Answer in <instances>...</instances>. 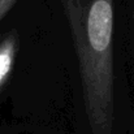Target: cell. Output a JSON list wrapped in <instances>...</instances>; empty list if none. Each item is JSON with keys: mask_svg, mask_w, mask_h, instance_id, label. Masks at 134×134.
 I'll return each mask as SVG.
<instances>
[{"mask_svg": "<svg viewBox=\"0 0 134 134\" xmlns=\"http://www.w3.org/2000/svg\"><path fill=\"white\" fill-rule=\"evenodd\" d=\"M76 48L92 134H111L115 120L113 0H61Z\"/></svg>", "mask_w": 134, "mask_h": 134, "instance_id": "obj_1", "label": "cell"}, {"mask_svg": "<svg viewBox=\"0 0 134 134\" xmlns=\"http://www.w3.org/2000/svg\"><path fill=\"white\" fill-rule=\"evenodd\" d=\"M18 38L16 33L8 34L0 42V89L7 82L17 55Z\"/></svg>", "mask_w": 134, "mask_h": 134, "instance_id": "obj_2", "label": "cell"}, {"mask_svg": "<svg viewBox=\"0 0 134 134\" xmlns=\"http://www.w3.org/2000/svg\"><path fill=\"white\" fill-rule=\"evenodd\" d=\"M17 0H0V21L7 16V13L13 8Z\"/></svg>", "mask_w": 134, "mask_h": 134, "instance_id": "obj_3", "label": "cell"}, {"mask_svg": "<svg viewBox=\"0 0 134 134\" xmlns=\"http://www.w3.org/2000/svg\"><path fill=\"white\" fill-rule=\"evenodd\" d=\"M133 24H134V0H133Z\"/></svg>", "mask_w": 134, "mask_h": 134, "instance_id": "obj_4", "label": "cell"}]
</instances>
